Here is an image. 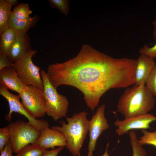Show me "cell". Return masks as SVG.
<instances>
[{"label": "cell", "instance_id": "obj_18", "mask_svg": "<svg viewBox=\"0 0 156 156\" xmlns=\"http://www.w3.org/2000/svg\"><path fill=\"white\" fill-rule=\"evenodd\" d=\"M47 150L36 143L29 144L21 149L15 156H42Z\"/></svg>", "mask_w": 156, "mask_h": 156}, {"label": "cell", "instance_id": "obj_29", "mask_svg": "<svg viewBox=\"0 0 156 156\" xmlns=\"http://www.w3.org/2000/svg\"><path fill=\"white\" fill-rule=\"evenodd\" d=\"M7 2L12 6H16L18 5V1L17 0H6Z\"/></svg>", "mask_w": 156, "mask_h": 156}, {"label": "cell", "instance_id": "obj_5", "mask_svg": "<svg viewBox=\"0 0 156 156\" xmlns=\"http://www.w3.org/2000/svg\"><path fill=\"white\" fill-rule=\"evenodd\" d=\"M7 127L12 152L16 154L26 145L36 143L41 133L29 122L21 120L11 122Z\"/></svg>", "mask_w": 156, "mask_h": 156}, {"label": "cell", "instance_id": "obj_23", "mask_svg": "<svg viewBox=\"0 0 156 156\" xmlns=\"http://www.w3.org/2000/svg\"><path fill=\"white\" fill-rule=\"evenodd\" d=\"M145 85L148 90L154 96H156V62L149 75Z\"/></svg>", "mask_w": 156, "mask_h": 156}, {"label": "cell", "instance_id": "obj_25", "mask_svg": "<svg viewBox=\"0 0 156 156\" xmlns=\"http://www.w3.org/2000/svg\"><path fill=\"white\" fill-rule=\"evenodd\" d=\"M155 38L156 40V36ZM139 53L154 59L156 57V43L151 47H150L147 45H145L143 47L140 49Z\"/></svg>", "mask_w": 156, "mask_h": 156}, {"label": "cell", "instance_id": "obj_1", "mask_svg": "<svg viewBox=\"0 0 156 156\" xmlns=\"http://www.w3.org/2000/svg\"><path fill=\"white\" fill-rule=\"evenodd\" d=\"M137 63V59L114 58L84 44L75 57L50 64L46 73L55 89L66 85L80 91L86 105L93 111L109 89L135 84Z\"/></svg>", "mask_w": 156, "mask_h": 156}, {"label": "cell", "instance_id": "obj_20", "mask_svg": "<svg viewBox=\"0 0 156 156\" xmlns=\"http://www.w3.org/2000/svg\"><path fill=\"white\" fill-rule=\"evenodd\" d=\"M12 12L16 18L20 20H25L29 18L32 13L29 5L26 3H21L15 7Z\"/></svg>", "mask_w": 156, "mask_h": 156}, {"label": "cell", "instance_id": "obj_12", "mask_svg": "<svg viewBox=\"0 0 156 156\" xmlns=\"http://www.w3.org/2000/svg\"><path fill=\"white\" fill-rule=\"evenodd\" d=\"M0 84L7 89L20 94L27 86L22 81L12 67L0 70Z\"/></svg>", "mask_w": 156, "mask_h": 156}, {"label": "cell", "instance_id": "obj_11", "mask_svg": "<svg viewBox=\"0 0 156 156\" xmlns=\"http://www.w3.org/2000/svg\"><path fill=\"white\" fill-rule=\"evenodd\" d=\"M36 143L47 149H55V146H66L67 140L64 135L56 130L49 127L42 130Z\"/></svg>", "mask_w": 156, "mask_h": 156}, {"label": "cell", "instance_id": "obj_9", "mask_svg": "<svg viewBox=\"0 0 156 156\" xmlns=\"http://www.w3.org/2000/svg\"><path fill=\"white\" fill-rule=\"evenodd\" d=\"M105 106L101 105L91 119L89 121L88 131L89 140L88 147L87 156H92L94 151L97 140L104 131L108 129L109 127L107 120L105 116Z\"/></svg>", "mask_w": 156, "mask_h": 156}, {"label": "cell", "instance_id": "obj_27", "mask_svg": "<svg viewBox=\"0 0 156 156\" xmlns=\"http://www.w3.org/2000/svg\"><path fill=\"white\" fill-rule=\"evenodd\" d=\"M12 145L9 140L0 153V156H12Z\"/></svg>", "mask_w": 156, "mask_h": 156}, {"label": "cell", "instance_id": "obj_4", "mask_svg": "<svg viewBox=\"0 0 156 156\" xmlns=\"http://www.w3.org/2000/svg\"><path fill=\"white\" fill-rule=\"evenodd\" d=\"M40 74L43 83L46 114L54 121H57L66 116L69 102L65 96L57 92L49 81L46 72L42 70Z\"/></svg>", "mask_w": 156, "mask_h": 156}, {"label": "cell", "instance_id": "obj_8", "mask_svg": "<svg viewBox=\"0 0 156 156\" xmlns=\"http://www.w3.org/2000/svg\"><path fill=\"white\" fill-rule=\"evenodd\" d=\"M0 94L7 100L9 105V112L5 117L7 121L11 122L12 114L14 112H16L24 116L30 124L40 131L49 127V124L46 120L35 118L27 112L20 101L19 95H17L10 93L8 89L0 85Z\"/></svg>", "mask_w": 156, "mask_h": 156}, {"label": "cell", "instance_id": "obj_3", "mask_svg": "<svg viewBox=\"0 0 156 156\" xmlns=\"http://www.w3.org/2000/svg\"><path fill=\"white\" fill-rule=\"evenodd\" d=\"M85 111L75 114L70 117H66L68 122L61 120L62 126H51V129L58 131L65 135L67 143L66 147L73 156H77L86 138L88 131L89 121Z\"/></svg>", "mask_w": 156, "mask_h": 156}, {"label": "cell", "instance_id": "obj_6", "mask_svg": "<svg viewBox=\"0 0 156 156\" xmlns=\"http://www.w3.org/2000/svg\"><path fill=\"white\" fill-rule=\"evenodd\" d=\"M37 52L32 49L19 60L13 63L12 67L26 86L31 85L44 91L43 83L40 68L33 62L32 58Z\"/></svg>", "mask_w": 156, "mask_h": 156}, {"label": "cell", "instance_id": "obj_22", "mask_svg": "<svg viewBox=\"0 0 156 156\" xmlns=\"http://www.w3.org/2000/svg\"><path fill=\"white\" fill-rule=\"evenodd\" d=\"M51 6L56 8L66 16L69 10V1L68 0H49Z\"/></svg>", "mask_w": 156, "mask_h": 156}, {"label": "cell", "instance_id": "obj_28", "mask_svg": "<svg viewBox=\"0 0 156 156\" xmlns=\"http://www.w3.org/2000/svg\"><path fill=\"white\" fill-rule=\"evenodd\" d=\"M64 147H59L51 150H46L43 153L42 156H57L59 153L63 150Z\"/></svg>", "mask_w": 156, "mask_h": 156}, {"label": "cell", "instance_id": "obj_10", "mask_svg": "<svg viewBox=\"0 0 156 156\" xmlns=\"http://www.w3.org/2000/svg\"><path fill=\"white\" fill-rule=\"evenodd\" d=\"M155 121L156 116L149 113L125 118L122 120L117 119L114 122L117 127L115 132L118 135L121 136L131 130H146L150 128V124Z\"/></svg>", "mask_w": 156, "mask_h": 156}, {"label": "cell", "instance_id": "obj_19", "mask_svg": "<svg viewBox=\"0 0 156 156\" xmlns=\"http://www.w3.org/2000/svg\"><path fill=\"white\" fill-rule=\"evenodd\" d=\"M132 148L133 156H147V153L139 142L136 133L134 130L128 133Z\"/></svg>", "mask_w": 156, "mask_h": 156}, {"label": "cell", "instance_id": "obj_15", "mask_svg": "<svg viewBox=\"0 0 156 156\" xmlns=\"http://www.w3.org/2000/svg\"><path fill=\"white\" fill-rule=\"evenodd\" d=\"M36 15L25 20H20L13 15L11 11L9 20V28L16 32L18 34L27 33L32 27L34 26L39 19Z\"/></svg>", "mask_w": 156, "mask_h": 156}, {"label": "cell", "instance_id": "obj_17", "mask_svg": "<svg viewBox=\"0 0 156 156\" xmlns=\"http://www.w3.org/2000/svg\"><path fill=\"white\" fill-rule=\"evenodd\" d=\"M12 6L6 0H0V34L9 28Z\"/></svg>", "mask_w": 156, "mask_h": 156}, {"label": "cell", "instance_id": "obj_14", "mask_svg": "<svg viewBox=\"0 0 156 156\" xmlns=\"http://www.w3.org/2000/svg\"><path fill=\"white\" fill-rule=\"evenodd\" d=\"M31 49L30 38L27 33L18 34L7 55L10 60L14 63L24 56Z\"/></svg>", "mask_w": 156, "mask_h": 156}, {"label": "cell", "instance_id": "obj_31", "mask_svg": "<svg viewBox=\"0 0 156 156\" xmlns=\"http://www.w3.org/2000/svg\"><path fill=\"white\" fill-rule=\"evenodd\" d=\"M109 143L108 142L107 144L106 148L104 153L102 156H109V155L108 153V150L109 146Z\"/></svg>", "mask_w": 156, "mask_h": 156}, {"label": "cell", "instance_id": "obj_26", "mask_svg": "<svg viewBox=\"0 0 156 156\" xmlns=\"http://www.w3.org/2000/svg\"><path fill=\"white\" fill-rule=\"evenodd\" d=\"M13 63L7 55L0 53V70L5 68L12 67Z\"/></svg>", "mask_w": 156, "mask_h": 156}, {"label": "cell", "instance_id": "obj_32", "mask_svg": "<svg viewBox=\"0 0 156 156\" xmlns=\"http://www.w3.org/2000/svg\"><path fill=\"white\" fill-rule=\"evenodd\" d=\"M77 156H80V153H79V154L78 155H77Z\"/></svg>", "mask_w": 156, "mask_h": 156}, {"label": "cell", "instance_id": "obj_21", "mask_svg": "<svg viewBox=\"0 0 156 156\" xmlns=\"http://www.w3.org/2000/svg\"><path fill=\"white\" fill-rule=\"evenodd\" d=\"M141 132L142 135L138 139L140 143L142 146L148 144L156 147V131L151 132L143 129Z\"/></svg>", "mask_w": 156, "mask_h": 156}, {"label": "cell", "instance_id": "obj_16", "mask_svg": "<svg viewBox=\"0 0 156 156\" xmlns=\"http://www.w3.org/2000/svg\"><path fill=\"white\" fill-rule=\"evenodd\" d=\"M0 35V53L7 55L10 48L16 40L18 34L9 28Z\"/></svg>", "mask_w": 156, "mask_h": 156}, {"label": "cell", "instance_id": "obj_13", "mask_svg": "<svg viewBox=\"0 0 156 156\" xmlns=\"http://www.w3.org/2000/svg\"><path fill=\"white\" fill-rule=\"evenodd\" d=\"M137 60L135 73V81L134 84L136 85L145 84L156 62L154 58L143 54H140Z\"/></svg>", "mask_w": 156, "mask_h": 156}, {"label": "cell", "instance_id": "obj_2", "mask_svg": "<svg viewBox=\"0 0 156 156\" xmlns=\"http://www.w3.org/2000/svg\"><path fill=\"white\" fill-rule=\"evenodd\" d=\"M155 103V96L145 84H134L127 88L121 95L117 107L125 118H128L148 113Z\"/></svg>", "mask_w": 156, "mask_h": 156}, {"label": "cell", "instance_id": "obj_7", "mask_svg": "<svg viewBox=\"0 0 156 156\" xmlns=\"http://www.w3.org/2000/svg\"><path fill=\"white\" fill-rule=\"evenodd\" d=\"M18 95L23 107L33 117H42L46 114L45 96L40 89L33 86H27Z\"/></svg>", "mask_w": 156, "mask_h": 156}, {"label": "cell", "instance_id": "obj_30", "mask_svg": "<svg viewBox=\"0 0 156 156\" xmlns=\"http://www.w3.org/2000/svg\"><path fill=\"white\" fill-rule=\"evenodd\" d=\"M152 24L153 26L154 29L153 31V36L154 38H155L156 36V20L153 21Z\"/></svg>", "mask_w": 156, "mask_h": 156}, {"label": "cell", "instance_id": "obj_24", "mask_svg": "<svg viewBox=\"0 0 156 156\" xmlns=\"http://www.w3.org/2000/svg\"><path fill=\"white\" fill-rule=\"evenodd\" d=\"M10 140V134L8 127L0 129V153Z\"/></svg>", "mask_w": 156, "mask_h": 156}]
</instances>
